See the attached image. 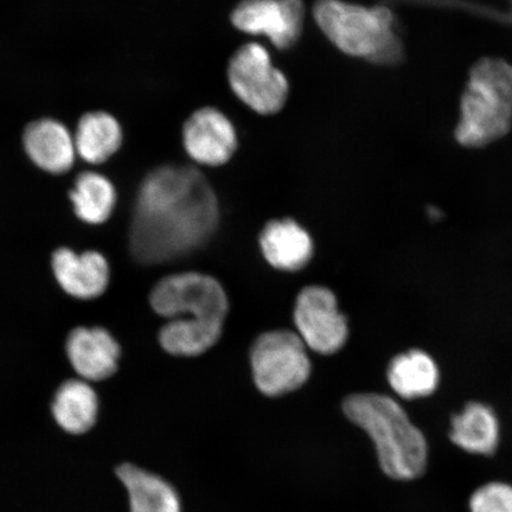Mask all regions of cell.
<instances>
[{
    "label": "cell",
    "mask_w": 512,
    "mask_h": 512,
    "mask_svg": "<svg viewBox=\"0 0 512 512\" xmlns=\"http://www.w3.org/2000/svg\"><path fill=\"white\" fill-rule=\"evenodd\" d=\"M219 202L201 172L165 165L139 189L130 247L140 264L158 265L202 247L219 223Z\"/></svg>",
    "instance_id": "cell-1"
},
{
    "label": "cell",
    "mask_w": 512,
    "mask_h": 512,
    "mask_svg": "<svg viewBox=\"0 0 512 512\" xmlns=\"http://www.w3.org/2000/svg\"><path fill=\"white\" fill-rule=\"evenodd\" d=\"M151 306L170 319L159 342L169 354L198 356L214 347L228 312L226 292L209 275L187 272L159 281L151 292Z\"/></svg>",
    "instance_id": "cell-2"
},
{
    "label": "cell",
    "mask_w": 512,
    "mask_h": 512,
    "mask_svg": "<svg viewBox=\"0 0 512 512\" xmlns=\"http://www.w3.org/2000/svg\"><path fill=\"white\" fill-rule=\"evenodd\" d=\"M343 411L373 440L381 469L388 477L413 480L424 475L427 440L398 401L376 393L354 394L344 401Z\"/></svg>",
    "instance_id": "cell-3"
},
{
    "label": "cell",
    "mask_w": 512,
    "mask_h": 512,
    "mask_svg": "<svg viewBox=\"0 0 512 512\" xmlns=\"http://www.w3.org/2000/svg\"><path fill=\"white\" fill-rule=\"evenodd\" d=\"M313 16L323 34L344 54L379 66H395L405 57L395 16L386 6L317 0Z\"/></svg>",
    "instance_id": "cell-4"
},
{
    "label": "cell",
    "mask_w": 512,
    "mask_h": 512,
    "mask_svg": "<svg viewBox=\"0 0 512 512\" xmlns=\"http://www.w3.org/2000/svg\"><path fill=\"white\" fill-rule=\"evenodd\" d=\"M511 127L512 64L483 57L466 81L454 137L466 149H482L507 136Z\"/></svg>",
    "instance_id": "cell-5"
},
{
    "label": "cell",
    "mask_w": 512,
    "mask_h": 512,
    "mask_svg": "<svg viewBox=\"0 0 512 512\" xmlns=\"http://www.w3.org/2000/svg\"><path fill=\"white\" fill-rule=\"evenodd\" d=\"M306 348L299 335L286 330L266 332L256 339L251 362L260 392L279 396L302 387L311 374Z\"/></svg>",
    "instance_id": "cell-6"
},
{
    "label": "cell",
    "mask_w": 512,
    "mask_h": 512,
    "mask_svg": "<svg viewBox=\"0 0 512 512\" xmlns=\"http://www.w3.org/2000/svg\"><path fill=\"white\" fill-rule=\"evenodd\" d=\"M228 81L243 104L264 115L281 111L290 91L286 76L273 66L268 50L255 42L235 51L228 64Z\"/></svg>",
    "instance_id": "cell-7"
},
{
    "label": "cell",
    "mask_w": 512,
    "mask_h": 512,
    "mask_svg": "<svg viewBox=\"0 0 512 512\" xmlns=\"http://www.w3.org/2000/svg\"><path fill=\"white\" fill-rule=\"evenodd\" d=\"M294 320L306 347L318 354H335L347 342V319L338 311L335 294L328 288H304L297 298Z\"/></svg>",
    "instance_id": "cell-8"
},
{
    "label": "cell",
    "mask_w": 512,
    "mask_h": 512,
    "mask_svg": "<svg viewBox=\"0 0 512 512\" xmlns=\"http://www.w3.org/2000/svg\"><path fill=\"white\" fill-rule=\"evenodd\" d=\"M230 19L236 29L265 36L274 47L286 50L302 36L305 6L303 0H243Z\"/></svg>",
    "instance_id": "cell-9"
},
{
    "label": "cell",
    "mask_w": 512,
    "mask_h": 512,
    "mask_svg": "<svg viewBox=\"0 0 512 512\" xmlns=\"http://www.w3.org/2000/svg\"><path fill=\"white\" fill-rule=\"evenodd\" d=\"M183 145L196 163L220 166L229 162L238 147L232 121L213 107L192 113L183 126Z\"/></svg>",
    "instance_id": "cell-10"
},
{
    "label": "cell",
    "mask_w": 512,
    "mask_h": 512,
    "mask_svg": "<svg viewBox=\"0 0 512 512\" xmlns=\"http://www.w3.org/2000/svg\"><path fill=\"white\" fill-rule=\"evenodd\" d=\"M51 266L63 291L81 300L100 297L110 281V266L105 256L98 252L79 254L69 248H60L54 253Z\"/></svg>",
    "instance_id": "cell-11"
},
{
    "label": "cell",
    "mask_w": 512,
    "mask_h": 512,
    "mask_svg": "<svg viewBox=\"0 0 512 512\" xmlns=\"http://www.w3.org/2000/svg\"><path fill=\"white\" fill-rule=\"evenodd\" d=\"M67 356L76 373L86 381H102L118 368L120 347L104 328H78L67 338Z\"/></svg>",
    "instance_id": "cell-12"
},
{
    "label": "cell",
    "mask_w": 512,
    "mask_h": 512,
    "mask_svg": "<svg viewBox=\"0 0 512 512\" xmlns=\"http://www.w3.org/2000/svg\"><path fill=\"white\" fill-rule=\"evenodd\" d=\"M24 149L38 168L60 175L73 168L76 147L68 128L53 119L37 120L24 132Z\"/></svg>",
    "instance_id": "cell-13"
},
{
    "label": "cell",
    "mask_w": 512,
    "mask_h": 512,
    "mask_svg": "<svg viewBox=\"0 0 512 512\" xmlns=\"http://www.w3.org/2000/svg\"><path fill=\"white\" fill-rule=\"evenodd\" d=\"M261 251L270 264L281 271L302 270L312 258L310 235L292 220L272 221L260 236Z\"/></svg>",
    "instance_id": "cell-14"
},
{
    "label": "cell",
    "mask_w": 512,
    "mask_h": 512,
    "mask_svg": "<svg viewBox=\"0 0 512 512\" xmlns=\"http://www.w3.org/2000/svg\"><path fill=\"white\" fill-rule=\"evenodd\" d=\"M450 439L462 450L492 456L499 444V421L490 406L471 402L451 421Z\"/></svg>",
    "instance_id": "cell-15"
},
{
    "label": "cell",
    "mask_w": 512,
    "mask_h": 512,
    "mask_svg": "<svg viewBox=\"0 0 512 512\" xmlns=\"http://www.w3.org/2000/svg\"><path fill=\"white\" fill-rule=\"evenodd\" d=\"M440 371L434 358L422 350H409L393 358L388 367V383L402 399L427 398L437 390Z\"/></svg>",
    "instance_id": "cell-16"
},
{
    "label": "cell",
    "mask_w": 512,
    "mask_h": 512,
    "mask_svg": "<svg viewBox=\"0 0 512 512\" xmlns=\"http://www.w3.org/2000/svg\"><path fill=\"white\" fill-rule=\"evenodd\" d=\"M117 476L127 490L131 512H182L176 490L163 478L131 464L119 466Z\"/></svg>",
    "instance_id": "cell-17"
},
{
    "label": "cell",
    "mask_w": 512,
    "mask_h": 512,
    "mask_svg": "<svg viewBox=\"0 0 512 512\" xmlns=\"http://www.w3.org/2000/svg\"><path fill=\"white\" fill-rule=\"evenodd\" d=\"M51 411L62 430L83 434L95 425L98 396L86 381L69 380L57 389Z\"/></svg>",
    "instance_id": "cell-18"
},
{
    "label": "cell",
    "mask_w": 512,
    "mask_h": 512,
    "mask_svg": "<svg viewBox=\"0 0 512 512\" xmlns=\"http://www.w3.org/2000/svg\"><path fill=\"white\" fill-rule=\"evenodd\" d=\"M76 153L89 164L105 163L123 144V130L113 115L93 112L83 115L74 136Z\"/></svg>",
    "instance_id": "cell-19"
},
{
    "label": "cell",
    "mask_w": 512,
    "mask_h": 512,
    "mask_svg": "<svg viewBox=\"0 0 512 512\" xmlns=\"http://www.w3.org/2000/svg\"><path fill=\"white\" fill-rule=\"evenodd\" d=\"M75 214L89 224H101L110 219L117 192L114 185L98 172H83L76 178L74 188L70 191Z\"/></svg>",
    "instance_id": "cell-20"
},
{
    "label": "cell",
    "mask_w": 512,
    "mask_h": 512,
    "mask_svg": "<svg viewBox=\"0 0 512 512\" xmlns=\"http://www.w3.org/2000/svg\"><path fill=\"white\" fill-rule=\"evenodd\" d=\"M471 512H512V485L489 483L482 486L470 499Z\"/></svg>",
    "instance_id": "cell-21"
}]
</instances>
